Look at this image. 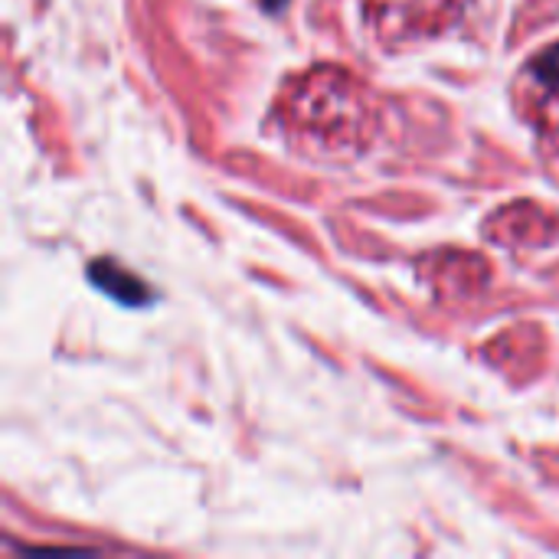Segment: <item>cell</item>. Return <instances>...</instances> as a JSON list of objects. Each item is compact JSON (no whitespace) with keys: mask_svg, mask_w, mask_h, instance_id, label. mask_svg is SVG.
Instances as JSON below:
<instances>
[{"mask_svg":"<svg viewBox=\"0 0 559 559\" xmlns=\"http://www.w3.org/2000/svg\"><path fill=\"white\" fill-rule=\"evenodd\" d=\"M118 269H111V265H92V278L105 288V292H111L115 298H121V301H144L147 298V292L131 278V282H118V275H115Z\"/></svg>","mask_w":559,"mask_h":559,"instance_id":"1","label":"cell"}]
</instances>
